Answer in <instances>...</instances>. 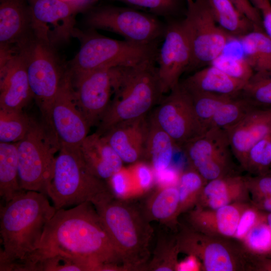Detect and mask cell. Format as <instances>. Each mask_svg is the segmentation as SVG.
I'll return each mask as SVG.
<instances>
[{
    "label": "cell",
    "instance_id": "1",
    "mask_svg": "<svg viewBox=\"0 0 271 271\" xmlns=\"http://www.w3.org/2000/svg\"><path fill=\"white\" fill-rule=\"evenodd\" d=\"M39 258L61 254L81 264L88 270L125 268L93 204L57 210L46 224L38 249Z\"/></svg>",
    "mask_w": 271,
    "mask_h": 271
},
{
    "label": "cell",
    "instance_id": "2",
    "mask_svg": "<svg viewBox=\"0 0 271 271\" xmlns=\"http://www.w3.org/2000/svg\"><path fill=\"white\" fill-rule=\"evenodd\" d=\"M46 194L22 190L1 208L0 270L10 271L39 248L45 227L56 211Z\"/></svg>",
    "mask_w": 271,
    "mask_h": 271
},
{
    "label": "cell",
    "instance_id": "3",
    "mask_svg": "<svg viewBox=\"0 0 271 271\" xmlns=\"http://www.w3.org/2000/svg\"><path fill=\"white\" fill-rule=\"evenodd\" d=\"M91 202L125 270H145L151 253L153 229L141 206L115 197L110 191Z\"/></svg>",
    "mask_w": 271,
    "mask_h": 271
},
{
    "label": "cell",
    "instance_id": "4",
    "mask_svg": "<svg viewBox=\"0 0 271 271\" xmlns=\"http://www.w3.org/2000/svg\"><path fill=\"white\" fill-rule=\"evenodd\" d=\"M156 63L111 68L113 98L97 132L103 134L117 123L147 115L159 103L164 93Z\"/></svg>",
    "mask_w": 271,
    "mask_h": 271
},
{
    "label": "cell",
    "instance_id": "5",
    "mask_svg": "<svg viewBox=\"0 0 271 271\" xmlns=\"http://www.w3.org/2000/svg\"><path fill=\"white\" fill-rule=\"evenodd\" d=\"M73 37L79 39L80 47L70 62L72 75L101 68L156 62L159 43L141 44L115 40L90 29L82 31L76 28Z\"/></svg>",
    "mask_w": 271,
    "mask_h": 271
},
{
    "label": "cell",
    "instance_id": "6",
    "mask_svg": "<svg viewBox=\"0 0 271 271\" xmlns=\"http://www.w3.org/2000/svg\"><path fill=\"white\" fill-rule=\"evenodd\" d=\"M60 145L47 190L56 210L91 202L98 195L110 191L106 181L88 169L79 148Z\"/></svg>",
    "mask_w": 271,
    "mask_h": 271
},
{
    "label": "cell",
    "instance_id": "7",
    "mask_svg": "<svg viewBox=\"0 0 271 271\" xmlns=\"http://www.w3.org/2000/svg\"><path fill=\"white\" fill-rule=\"evenodd\" d=\"M60 143L52 127L32 120L25 137L17 143L20 188L47 195Z\"/></svg>",
    "mask_w": 271,
    "mask_h": 271
},
{
    "label": "cell",
    "instance_id": "8",
    "mask_svg": "<svg viewBox=\"0 0 271 271\" xmlns=\"http://www.w3.org/2000/svg\"><path fill=\"white\" fill-rule=\"evenodd\" d=\"M176 237L180 252L195 256L201 270H251L252 255L235 238L207 234L191 227L183 228Z\"/></svg>",
    "mask_w": 271,
    "mask_h": 271
},
{
    "label": "cell",
    "instance_id": "9",
    "mask_svg": "<svg viewBox=\"0 0 271 271\" xmlns=\"http://www.w3.org/2000/svg\"><path fill=\"white\" fill-rule=\"evenodd\" d=\"M87 12L85 24L88 29L114 33L130 42L159 43L165 35L166 23L156 16L130 7L101 6Z\"/></svg>",
    "mask_w": 271,
    "mask_h": 271
},
{
    "label": "cell",
    "instance_id": "10",
    "mask_svg": "<svg viewBox=\"0 0 271 271\" xmlns=\"http://www.w3.org/2000/svg\"><path fill=\"white\" fill-rule=\"evenodd\" d=\"M186 3L182 22L191 53L188 70H192L210 65L233 38L217 24L208 0H186Z\"/></svg>",
    "mask_w": 271,
    "mask_h": 271
},
{
    "label": "cell",
    "instance_id": "11",
    "mask_svg": "<svg viewBox=\"0 0 271 271\" xmlns=\"http://www.w3.org/2000/svg\"><path fill=\"white\" fill-rule=\"evenodd\" d=\"M22 50L33 98L45 122L50 125L51 107L66 69L62 67L55 48L35 37Z\"/></svg>",
    "mask_w": 271,
    "mask_h": 271
},
{
    "label": "cell",
    "instance_id": "12",
    "mask_svg": "<svg viewBox=\"0 0 271 271\" xmlns=\"http://www.w3.org/2000/svg\"><path fill=\"white\" fill-rule=\"evenodd\" d=\"M191 167L207 182L234 172L233 155L227 131L211 127L185 143L181 149Z\"/></svg>",
    "mask_w": 271,
    "mask_h": 271
},
{
    "label": "cell",
    "instance_id": "13",
    "mask_svg": "<svg viewBox=\"0 0 271 271\" xmlns=\"http://www.w3.org/2000/svg\"><path fill=\"white\" fill-rule=\"evenodd\" d=\"M159 104L152 115L176 147L181 149L206 132L196 115L190 93L180 82Z\"/></svg>",
    "mask_w": 271,
    "mask_h": 271
},
{
    "label": "cell",
    "instance_id": "14",
    "mask_svg": "<svg viewBox=\"0 0 271 271\" xmlns=\"http://www.w3.org/2000/svg\"><path fill=\"white\" fill-rule=\"evenodd\" d=\"M50 125L60 144L79 148L90 128L76 101L72 75L66 69L53 102Z\"/></svg>",
    "mask_w": 271,
    "mask_h": 271
},
{
    "label": "cell",
    "instance_id": "15",
    "mask_svg": "<svg viewBox=\"0 0 271 271\" xmlns=\"http://www.w3.org/2000/svg\"><path fill=\"white\" fill-rule=\"evenodd\" d=\"M34 37L53 47L73 37L77 7L62 0H27Z\"/></svg>",
    "mask_w": 271,
    "mask_h": 271
},
{
    "label": "cell",
    "instance_id": "16",
    "mask_svg": "<svg viewBox=\"0 0 271 271\" xmlns=\"http://www.w3.org/2000/svg\"><path fill=\"white\" fill-rule=\"evenodd\" d=\"M163 43L156 58L157 71L164 94L180 83L182 74L188 70L191 50L182 20H167Z\"/></svg>",
    "mask_w": 271,
    "mask_h": 271
},
{
    "label": "cell",
    "instance_id": "17",
    "mask_svg": "<svg viewBox=\"0 0 271 271\" xmlns=\"http://www.w3.org/2000/svg\"><path fill=\"white\" fill-rule=\"evenodd\" d=\"M72 80L77 104L90 127L99 122L110 102L111 68L72 75Z\"/></svg>",
    "mask_w": 271,
    "mask_h": 271
},
{
    "label": "cell",
    "instance_id": "18",
    "mask_svg": "<svg viewBox=\"0 0 271 271\" xmlns=\"http://www.w3.org/2000/svg\"><path fill=\"white\" fill-rule=\"evenodd\" d=\"M32 98L21 48L12 57L0 62V108L23 110Z\"/></svg>",
    "mask_w": 271,
    "mask_h": 271
},
{
    "label": "cell",
    "instance_id": "19",
    "mask_svg": "<svg viewBox=\"0 0 271 271\" xmlns=\"http://www.w3.org/2000/svg\"><path fill=\"white\" fill-rule=\"evenodd\" d=\"M148 131L145 115L117 123L102 135L123 162L131 165L145 160Z\"/></svg>",
    "mask_w": 271,
    "mask_h": 271
},
{
    "label": "cell",
    "instance_id": "20",
    "mask_svg": "<svg viewBox=\"0 0 271 271\" xmlns=\"http://www.w3.org/2000/svg\"><path fill=\"white\" fill-rule=\"evenodd\" d=\"M250 204L235 202L217 209L195 206L188 212V222L191 227L201 232L233 238L240 216Z\"/></svg>",
    "mask_w": 271,
    "mask_h": 271
},
{
    "label": "cell",
    "instance_id": "21",
    "mask_svg": "<svg viewBox=\"0 0 271 271\" xmlns=\"http://www.w3.org/2000/svg\"><path fill=\"white\" fill-rule=\"evenodd\" d=\"M226 131L233 155L243 168L250 149L271 133V107L255 109Z\"/></svg>",
    "mask_w": 271,
    "mask_h": 271
},
{
    "label": "cell",
    "instance_id": "22",
    "mask_svg": "<svg viewBox=\"0 0 271 271\" xmlns=\"http://www.w3.org/2000/svg\"><path fill=\"white\" fill-rule=\"evenodd\" d=\"M34 37L27 0H0V45L21 47Z\"/></svg>",
    "mask_w": 271,
    "mask_h": 271
},
{
    "label": "cell",
    "instance_id": "23",
    "mask_svg": "<svg viewBox=\"0 0 271 271\" xmlns=\"http://www.w3.org/2000/svg\"><path fill=\"white\" fill-rule=\"evenodd\" d=\"M89 171L107 181L123 167V162L104 137L96 132L87 136L79 147Z\"/></svg>",
    "mask_w": 271,
    "mask_h": 271
},
{
    "label": "cell",
    "instance_id": "24",
    "mask_svg": "<svg viewBox=\"0 0 271 271\" xmlns=\"http://www.w3.org/2000/svg\"><path fill=\"white\" fill-rule=\"evenodd\" d=\"M249 193L244 177L237 174L207 182L196 206L217 209L239 202H249Z\"/></svg>",
    "mask_w": 271,
    "mask_h": 271
},
{
    "label": "cell",
    "instance_id": "25",
    "mask_svg": "<svg viewBox=\"0 0 271 271\" xmlns=\"http://www.w3.org/2000/svg\"><path fill=\"white\" fill-rule=\"evenodd\" d=\"M180 83L190 94L211 93L234 97L241 93L246 83L209 65L196 71Z\"/></svg>",
    "mask_w": 271,
    "mask_h": 271
},
{
    "label": "cell",
    "instance_id": "26",
    "mask_svg": "<svg viewBox=\"0 0 271 271\" xmlns=\"http://www.w3.org/2000/svg\"><path fill=\"white\" fill-rule=\"evenodd\" d=\"M179 193L177 185L158 186L141 206L150 221L155 220L172 227L179 216Z\"/></svg>",
    "mask_w": 271,
    "mask_h": 271
},
{
    "label": "cell",
    "instance_id": "27",
    "mask_svg": "<svg viewBox=\"0 0 271 271\" xmlns=\"http://www.w3.org/2000/svg\"><path fill=\"white\" fill-rule=\"evenodd\" d=\"M175 146L172 139L151 115L144 161L152 167L155 173L162 171L171 166Z\"/></svg>",
    "mask_w": 271,
    "mask_h": 271
},
{
    "label": "cell",
    "instance_id": "28",
    "mask_svg": "<svg viewBox=\"0 0 271 271\" xmlns=\"http://www.w3.org/2000/svg\"><path fill=\"white\" fill-rule=\"evenodd\" d=\"M218 25L232 38H240L257 30L254 24L228 0H208Z\"/></svg>",
    "mask_w": 271,
    "mask_h": 271
},
{
    "label": "cell",
    "instance_id": "29",
    "mask_svg": "<svg viewBox=\"0 0 271 271\" xmlns=\"http://www.w3.org/2000/svg\"><path fill=\"white\" fill-rule=\"evenodd\" d=\"M17 143L0 142V196L8 202L20 193Z\"/></svg>",
    "mask_w": 271,
    "mask_h": 271
},
{
    "label": "cell",
    "instance_id": "30",
    "mask_svg": "<svg viewBox=\"0 0 271 271\" xmlns=\"http://www.w3.org/2000/svg\"><path fill=\"white\" fill-rule=\"evenodd\" d=\"M244 58L254 71L269 70L271 39L261 30H254L238 39Z\"/></svg>",
    "mask_w": 271,
    "mask_h": 271
},
{
    "label": "cell",
    "instance_id": "31",
    "mask_svg": "<svg viewBox=\"0 0 271 271\" xmlns=\"http://www.w3.org/2000/svg\"><path fill=\"white\" fill-rule=\"evenodd\" d=\"M259 107L240 94L219 108L213 116L210 128L215 127L227 131Z\"/></svg>",
    "mask_w": 271,
    "mask_h": 271
},
{
    "label": "cell",
    "instance_id": "32",
    "mask_svg": "<svg viewBox=\"0 0 271 271\" xmlns=\"http://www.w3.org/2000/svg\"><path fill=\"white\" fill-rule=\"evenodd\" d=\"M32 120L23 110L0 108V142L18 143L22 140Z\"/></svg>",
    "mask_w": 271,
    "mask_h": 271
},
{
    "label": "cell",
    "instance_id": "33",
    "mask_svg": "<svg viewBox=\"0 0 271 271\" xmlns=\"http://www.w3.org/2000/svg\"><path fill=\"white\" fill-rule=\"evenodd\" d=\"M207 181L191 168L180 174L178 183L179 193V215L194 208Z\"/></svg>",
    "mask_w": 271,
    "mask_h": 271
},
{
    "label": "cell",
    "instance_id": "34",
    "mask_svg": "<svg viewBox=\"0 0 271 271\" xmlns=\"http://www.w3.org/2000/svg\"><path fill=\"white\" fill-rule=\"evenodd\" d=\"M179 252L176 235H161L158 238L153 257L148 262L145 270L176 271Z\"/></svg>",
    "mask_w": 271,
    "mask_h": 271
},
{
    "label": "cell",
    "instance_id": "35",
    "mask_svg": "<svg viewBox=\"0 0 271 271\" xmlns=\"http://www.w3.org/2000/svg\"><path fill=\"white\" fill-rule=\"evenodd\" d=\"M240 94L257 106L271 107V70L255 71Z\"/></svg>",
    "mask_w": 271,
    "mask_h": 271
},
{
    "label": "cell",
    "instance_id": "36",
    "mask_svg": "<svg viewBox=\"0 0 271 271\" xmlns=\"http://www.w3.org/2000/svg\"><path fill=\"white\" fill-rule=\"evenodd\" d=\"M122 3L136 9L166 20L176 19L184 10L186 11V0H107Z\"/></svg>",
    "mask_w": 271,
    "mask_h": 271
},
{
    "label": "cell",
    "instance_id": "37",
    "mask_svg": "<svg viewBox=\"0 0 271 271\" xmlns=\"http://www.w3.org/2000/svg\"><path fill=\"white\" fill-rule=\"evenodd\" d=\"M242 168L254 176L270 173L271 133L250 149Z\"/></svg>",
    "mask_w": 271,
    "mask_h": 271
},
{
    "label": "cell",
    "instance_id": "38",
    "mask_svg": "<svg viewBox=\"0 0 271 271\" xmlns=\"http://www.w3.org/2000/svg\"><path fill=\"white\" fill-rule=\"evenodd\" d=\"M190 94L196 115L205 131L210 128L213 116L219 108L234 97L211 93Z\"/></svg>",
    "mask_w": 271,
    "mask_h": 271
},
{
    "label": "cell",
    "instance_id": "39",
    "mask_svg": "<svg viewBox=\"0 0 271 271\" xmlns=\"http://www.w3.org/2000/svg\"><path fill=\"white\" fill-rule=\"evenodd\" d=\"M241 242L251 255L271 257V230L266 216L247 233Z\"/></svg>",
    "mask_w": 271,
    "mask_h": 271
},
{
    "label": "cell",
    "instance_id": "40",
    "mask_svg": "<svg viewBox=\"0 0 271 271\" xmlns=\"http://www.w3.org/2000/svg\"><path fill=\"white\" fill-rule=\"evenodd\" d=\"M210 65L229 76L245 83L255 72L244 57L225 55L223 53L215 59Z\"/></svg>",
    "mask_w": 271,
    "mask_h": 271
},
{
    "label": "cell",
    "instance_id": "41",
    "mask_svg": "<svg viewBox=\"0 0 271 271\" xmlns=\"http://www.w3.org/2000/svg\"><path fill=\"white\" fill-rule=\"evenodd\" d=\"M107 182L111 192L117 198L130 200L132 198L142 195L129 167H123Z\"/></svg>",
    "mask_w": 271,
    "mask_h": 271
},
{
    "label": "cell",
    "instance_id": "42",
    "mask_svg": "<svg viewBox=\"0 0 271 271\" xmlns=\"http://www.w3.org/2000/svg\"><path fill=\"white\" fill-rule=\"evenodd\" d=\"M129 167L141 195L151 191L156 184L155 173L152 167L147 162L141 161Z\"/></svg>",
    "mask_w": 271,
    "mask_h": 271
},
{
    "label": "cell",
    "instance_id": "43",
    "mask_svg": "<svg viewBox=\"0 0 271 271\" xmlns=\"http://www.w3.org/2000/svg\"><path fill=\"white\" fill-rule=\"evenodd\" d=\"M266 213L258 209L250 203L240 216L233 238L241 242L247 233L264 219Z\"/></svg>",
    "mask_w": 271,
    "mask_h": 271
},
{
    "label": "cell",
    "instance_id": "44",
    "mask_svg": "<svg viewBox=\"0 0 271 271\" xmlns=\"http://www.w3.org/2000/svg\"><path fill=\"white\" fill-rule=\"evenodd\" d=\"M244 178L252 200L271 197V173Z\"/></svg>",
    "mask_w": 271,
    "mask_h": 271
},
{
    "label": "cell",
    "instance_id": "45",
    "mask_svg": "<svg viewBox=\"0 0 271 271\" xmlns=\"http://www.w3.org/2000/svg\"><path fill=\"white\" fill-rule=\"evenodd\" d=\"M255 26L257 30L262 27V17L260 11L249 0H228Z\"/></svg>",
    "mask_w": 271,
    "mask_h": 271
},
{
    "label": "cell",
    "instance_id": "46",
    "mask_svg": "<svg viewBox=\"0 0 271 271\" xmlns=\"http://www.w3.org/2000/svg\"><path fill=\"white\" fill-rule=\"evenodd\" d=\"M180 174L170 166L162 171L155 173L156 184L158 186L178 185Z\"/></svg>",
    "mask_w": 271,
    "mask_h": 271
},
{
    "label": "cell",
    "instance_id": "47",
    "mask_svg": "<svg viewBox=\"0 0 271 271\" xmlns=\"http://www.w3.org/2000/svg\"><path fill=\"white\" fill-rule=\"evenodd\" d=\"M201 270V264L199 260L194 255L188 254L184 260L178 262L176 271H198Z\"/></svg>",
    "mask_w": 271,
    "mask_h": 271
},
{
    "label": "cell",
    "instance_id": "48",
    "mask_svg": "<svg viewBox=\"0 0 271 271\" xmlns=\"http://www.w3.org/2000/svg\"><path fill=\"white\" fill-rule=\"evenodd\" d=\"M251 270L271 271V257L252 255Z\"/></svg>",
    "mask_w": 271,
    "mask_h": 271
},
{
    "label": "cell",
    "instance_id": "49",
    "mask_svg": "<svg viewBox=\"0 0 271 271\" xmlns=\"http://www.w3.org/2000/svg\"><path fill=\"white\" fill-rule=\"evenodd\" d=\"M262 27L265 33L271 39V5L261 11Z\"/></svg>",
    "mask_w": 271,
    "mask_h": 271
},
{
    "label": "cell",
    "instance_id": "50",
    "mask_svg": "<svg viewBox=\"0 0 271 271\" xmlns=\"http://www.w3.org/2000/svg\"><path fill=\"white\" fill-rule=\"evenodd\" d=\"M251 203L265 213H271V197H262L251 200Z\"/></svg>",
    "mask_w": 271,
    "mask_h": 271
},
{
    "label": "cell",
    "instance_id": "51",
    "mask_svg": "<svg viewBox=\"0 0 271 271\" xmlns=\"http://www.w3.org/2000/svg\"><path fill=\"white\" fill-rule=\"evenodd\" d=\"M78 8L81 12L88 11L98 0H62Z\"/></svg>",
    "mask_w": 271,
    "mask_h": 271
},
{
    "label": "cell",
    "instance_id": "52",
    "mask_svg": "<svg viewBox=\"0 0 271 271\" xmlns=\"http://www.w3.org/2000/svg\"><path fill=\"white\" fill-rule=\"evenodd\" d=\"M260 11L271 5L269 0H249Z\"/></svg>",
    "mask_w": 271,
    "mask_h": 271
},
{
    "label": "cell",
    "instance_id": "53",
    "mask_svg": "<svg viewBox=\"0 0 271 271\" xmlns=\"http://www.w3.org/2000/svg\"><path fill=\"white\" fill-rule=\"evenodd\" d=\"M266 221L271 230V213H266Z\"/></svg>",
    "mask_w": 271,
    "mask_h": 271
},
{
    "label": "cell",
    "instance_id": "54",
    "mask_svg": "<svg viewBox=\"0 0 271 271\" xmlns=\"http://www.w3.org/2000/svg\"><path fill=\"white\" fill-rule=\"evenodd\" d=\"M269 70H271V63H270V65Z\"/></svg>",
    "mask_w": 271,
    "mask_h": 271
},
{
    "label": "cell",
    "instance_id": "55",
    "mask_svg": "<svg viewBox=\"0 0 271 271\" xmlns=\"http://www.w3.org/2000/svg\"><path fill=\"white\" fill-rule=\"evenodd\" d=\"M270 173H271V172H270Z\"/></svg>",
    "mask_w": 271,
    "mask_h": 271
}]
</instances>
